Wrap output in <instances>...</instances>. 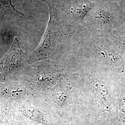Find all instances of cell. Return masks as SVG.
Segmentation results:
<instances>
[{
    "label": "cell",
    "instance_id": "cell-1",
    "mask_svg": "<svg viewBox=\"0 0 125 125\" xmlns=\"http://www.w3.org/2000/svg\"><path fill=\"white\" fill-rule=\"evenodd\" d=\"M39 0L45 2L48 6L49 21L40 45L28 57L29 61L31 62L48 58L53 51L61 32L57 10L53 2L50 0Z\"/></svg>",
    "mask_w": 125,
    "mask_h": 125
},
{
    "label": "cell",
    "instance_id": "cell-5",
    "mask_svg": "<svg viewBox=\"0 0 125 125\" xmlns=\"http://www.w3.org/2000/svg\"><path fill=\"white\" fill-rule=\"evenodd\" d=\"M120 26L114 33V39L116 48L121 53L125 54V23Z\"/></svg>",
    "mask_w": 125,
    "mask_h": 125
},
{
    "label": "cell",
    "instance_id": "cell-3",
    "mask_svg": "<svg viewBox=\"0 0 125 125\" xmlns=\"http://www.w3.org/2000/svg\"><path fill=\"white\" fill-rule=\"evenodd\" d=\"M94 4L88 0H76L72 8V13L75 18L82 21Z\"/></svg>",
    "mask_w": 125,
    "mask_h": 125
},
{
    "label": "cell",
    "instance_id": "cell-2",
    "mask_svg": "<svg viewBox=\"0 0 125 125\" xmlns=\"http://www.w3.org/2000/svg\"><path fill=\"white\" fill-rule=\"evenodd\" d=\"M27 58L28 57L21 49L19 40L15 37L8 53L0 60V68L5 76L21 66Z\"/></svg>",
    "mask_w": 125,
    "mask_h": 125
},
{
    "label": "cell",
    "instance_id": "cell-6",
    "mask_svg": "<svg viewBox=\"0 0 125 125\" xmlns=\"http://www.w3.org/2000/svg\"><path fill=\"white\" fill-rule=\"evenodd\" d=\"M23 114L31 120L40 123H43L45 120L41 114L33 109H25L23 111Z\"/></svg>",
    "mask_w": 125,
    "mask_h": 125
},
{
    "label": "cell",
    "instance_id": "cell-4",
    "mask_svg": "<svg viewBox=\"0 0 125 125\" xmlns=\"http://www.w3.org/2000/svg\"><path fill=\"white\" fill-rule=\"evenodd\" d=\"M12 0H0V21L8 14H14L24 17H30L25 15L16 9L12 3Z\"/></svg>",
    "mask_w": 125,
    "mask_h": 125
},
{
    "label": "cell",
    "instance_id": "cell-7",
    "mask_svg": "<svg viewBox=\"0 0 125 125\" xmlns=\"http://www.w3.org/2000/svg\"></svg>",
    "mask_w": 125,
    "mask_h": 125
}]
</instances>
